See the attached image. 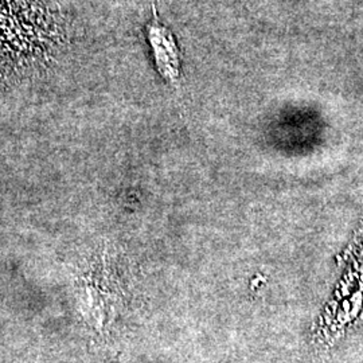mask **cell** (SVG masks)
<instances>
[{
  "label": "cell",
  "mask_w": 363,
  "mask_h": 363,
  "mask_svg": "<svg viewBox=\"0 0 363 363\" xmlns=\"http://www.w3.org/2000/svg\"><path fill=\"white\" fill-rule=\"evenodd\" d=\"M148 39L154 49L156 66L163 77L175 81L179 77V58L175 40L169 30L154 23L148 27Z\"/></svg>",
  "instance_id": "cell-1"
}]
</instances>
